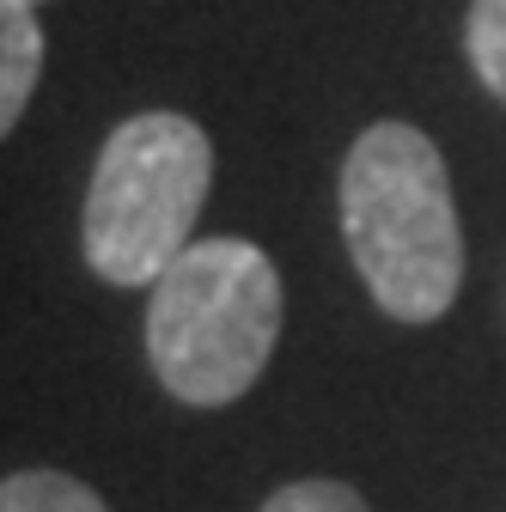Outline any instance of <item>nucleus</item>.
Returning <instances> with one entry per match:
<instances>
[{
    "instance_id": "obj_3",
    "label": "nucleus",
    "mask_w": 506,
    "mask_h": 512,
    "mask_svg": "<svg viewBox=\"0 0 506 512\" xmlns=\"http://www.w3.org/2000/svg\"><path fill=\"white\" fill-rule=\"evenodd\" d=\"M214 183V141L183 110H141L110 128L86 183L80 250L110 287H153L196 244Z\"/></svg>"
},
{
    "instance_id": "obj_4",
    "label": "nucleus",
    "mask_w": 506,
    "mask_h": 512,
    "mask_svg": "<svg viewBox=\"0 0 506 512\" xmlns=\"http://www.w3.org/2000/svg\"><path fill=\"white\" fill-rule=\"evenodd\" d=\"M43 25L37 7H19V0H0V141L19 128L37 80H43Z\"/></svg>"
},
{
    "instance_id": "obj_7",
    "label": "nucleus",
    "mask_w": 506,
    "mask_h": 512,
    "mask_svg": "<svg viewBox=\"0 0 506 512\" xmlns=\"http://www.w3.org/2000/svg\"><path fill=\"white\" fill-rule=\"evenodd\" d=\"M257 512H366V500H360L348 482H330V476H299V482L275 488Z\"/></svg>"
},
{
    "instance_id": "obj_8",
    "label": "nucleus",
    "mask_w": 506,
    "mask_h": 512,
    "mask_svg": "<svg viewBox=\"0 0 506 512\" xmlns=\"http://www.w3.org/2000/svg\"><path fill=\"white\" fill-rule=\"evenodd\" d=\"M19 7H43V0H19Z\"/></svg>"
},
{
    "instance_id": "obj_6",
    "label": "nucleus",
    "mask_w": 506,
    "mask_h": 512,
    "mask_svg": "<svg viewBox=\"0 0 506 512\" xmlns=\"http://www.w3.org/2000/svg\"><path fill=\"white\" fill-rule=\"evenodd\" d=\"M464 55L476 80L506 104V0H470L464 13Z\"/></svg>"
},
{
    "instance_id": "obj_2",
    "label": "nucleus",
    "mask_w": 506,
    "mask_h": 512,
    "mask_svg": "<svg viewBox=\"0 0 506 512\" xmlns=\"http://www.w3.org/2000/svg\"><path fill=\"white\" fill-rule=\"evenodd\" d=\"M281 269L250 238H196L153 281L147 360L189 409H226L263 378L281 342Z\"/></svg>"
},
{
    "instance_id": "obj_1",
    "label": "nucleus",
    "mask_w": 506,
    "mask_h": 512,
    "mask_svg": "<svg viewBox=\"0 0 506 512\" xmlns=\"http://www.w3.org/2000/svg\"><path fill=\"white\" fill-rule=\"evenodd\" d=\"M342 238L372 293L397 324L446 317L464 287V232L439 147L415 122H372L342 159Z\"/></svg>"
},
{
    "instance_id": "obj_5",
    "label": "nucleus",
    "mask_w": 506,
    "mask_h": 512,
    "mask_svg": "<svg viewBox=\"0 0 506 512\" xmlns=\"http://www.w3.org/2000/svg\"><path fill=\"white\" fill-rule=\"evenodd\" d=\"M0 512H110L68 470H13L0 476Z\"/></svg>"
}]
</instances>
